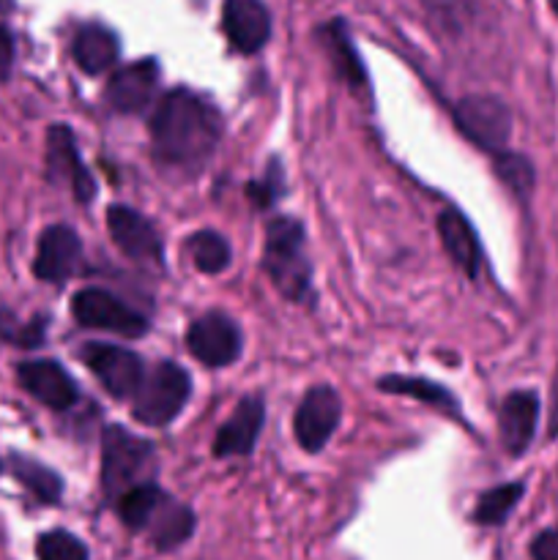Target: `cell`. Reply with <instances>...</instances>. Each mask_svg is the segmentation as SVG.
<instances>
[{"mask_svg":"<svg viewBox=\"0 0 558 560\" xmlns=\"http://www.w3.org/2000/svg\"><path fill=\"white\" fill-rule=\"evenodd\" d=\"M219 135L222 118L217 109L186 88L170 91L153 109V153L170 170H200L217 151Z\"/></svg>","mask_w":558,"mask_h":560,"instance_id":"cell-1","label":"cell"},{"mask_svg":"<svg viewBox=\"0 0 558 560\" xmlns=\"http://www.w3.org/2000/svg\"><path fill=\"white\" fill-rule=\"evenodd\" d=\"M263 268L274 288L290 301H304L310 293V260L304 255V228L295 219H274L266 230Z\"/></svg>","mask_w":558,"mask_h":560,"instance_id":"cell-2","label":"cell"},{"mask_svg":"<svg viewBox=\"0 0 558 560\" xmlns=\"http://www.w3.org/2000/svg\"><path fill=\"white\" fill-rule=\"evenodd\" d=\"M153 470H156V454L151 443L129 435L120 427H109L104 432L102 485L113 501H118L131 487L151 481Z\"/></svg>","mask_w":558,"mask_h":560,"instance_id":"cell-3","label":"cell"},{"mask_svg":"<svg viewBox=\"0 0 558 560\" xmlns=\"http://www.w3.org/2000/svg\"><path fill=\"white\" fill-rule=\"evenodd\" d=\"M191 392L189 375L178 364L162 361L142 377L135 399V419L148 427H164L181 413Z\"/></svg>","mask_w":558,"mask_h":560,"instance_id":"cell-4","label":"cell"},{"mask_svg":"<svg viewBox=\"0 0 558 560\" xmlns=\"http://www.w3.org/2000/svg\"><path fill=\"white\" fill-rule=\"evenodd\" d=\"M71 315L80 326L98 328V331L118 334V337H142L148 331V320L115 299L102 288H85L71 299Z\"/></svg>","mask_w":558,"mask_h":560,"instance_id":"cell-5","label":"cell"},{"mask_svg":"<svg viewBox=\"0 0 558 560\" xmlns=\"http://www.w3.org/2000/svg\"><path fill=\"white\" fill-rule=\"evenodd\" d=\"M460 131L485 151H503L512 135V115L507 104L496 96H465L454 107Z\"/></svg>","mask_w":558,"mask_h":560,"instance_id":"cell-6","label":"cell"},{"mask_svg":"<svg viewBox=\"0 0 558 560\" xmlns=\"http://www.w3.org/2000/svg\"><path fill=\"white\" fill-rule=\"evenodd\" d=\"M82 361L115 399L135 397L146 377L142 361L131 350L115 348V345L91 342L88 348H82Z\"/></svg>","mask_w":558,"mask_h":560,"instance_id":"cell-7","label":"cell"},{"mask_svg":"<svg viewBox=\"0 0 558 560\" xmlns=\"http://www.w3.org/2000/svg\"><path fill=\"white\" fill-rule=\"evenodd\" d=\"M47 173L55 184L69 186L77 202H91L96 195V184L77 153L74 135L69 126L55 124L47 131Z\"/></svg>","mask_w":558,"mask_h":560,"instance_id":"cell-8","label":"cell"},{"mask_svg":"<svg viewBox=\"0 0 558 560\" xmlns=\"http://www.w3.org/2000/svg\"><path fill=\"white\" fill-rule=\"evenodd\" d=\"M339 416H342V402H339V394L334 388H310L306 397L301 399L299 410H295V441L310 454L321 452L328 443V438H332V432L337 430Z\"/></svg>","mask_w":558,"mask_h":560,"instance_id":"cell-9","label":"cell"},{"mask_svg":"<svg viewBox=\"0 0 558 560\" xmlns=\"http://www.w3.org/2000/svg\"><path fill=\"white\" fill-rule=\"evenodd\" d=\"M189 353L206 366H228L241 353V331L228 315H202L186 331Z\"/></svg>","mask_w":558,"mask_h":560,"instance_id":"cell-10","label":"cell"},{"mask_svg":"<svg viewBox=\"0 0 558 560\" xmlns=\"http://www.w3.org/2000/svg\"><path fill=\"white\" fill-rule=\"evenodd\" d=\"M107 228L115 246H118L126 257H131V260L137 262L162 260V241H159L156 230H153V224L148 222L142 213H137L135 208L109 206Z\"/></svg>","mask_w":558,"mask_h":560,"instance_id":"cell-11","label":"cell"},{"mask_svg":"<svg viewBox=\"0 0 558 560\" xmlns=\"http://www.w3.org/2000/svg\"><path fill=\"white\" fill-rule=\"evenodd\" d=\"M82 257V244L77 238V233L66 224H53L42 233L38 238V252L36 262H33V271L42 282L60 284L77 271Z\"/></svg>","mask_w":558,"mask_h":560,"instance_id":"cell-12","label":"cell"},{"mask_svg":"<svg viewBox=\"0 0 558 560\" xmlns=\"http://www.w3.org/2000/svg\"><path fill=\"white\" fill-rule=\"evenodd\" d=\"M16 377L33 399L53 410H69L80 399L77 383L55 361H25L16 370Z\"/></svg>","mask_w":558,"mask_h":560,"instance_id":"cell-13","label":"cell"},{"mask_svg":"<svg viewBox=\"0 0 558 560\" xmlns=\"http://www.w3.org/2000/svg\"><path fill=\"white\" fill-rule=\"evenodd\" d=\"M159 85V66L153 58H142L137 63L115 71L107 82V102L118 113H142L151 104Z\"/></svg>","mask_w":558,"mask_h":560,"instance_id":"cell-14","label":"cell"},{"mask_svg":"<svg viewBox=\"0 0 558 560\" xmlns=\"http://www.w3.org/2000/svg\"><path fill=\"white\" fill-rule=\"evenodd\" d=\"M222 27L228 33L230 47L252 55L268 42L271 16H268L266 5L260 0H224Z\"/></svg>","mask_w":558,"mask_h":560,"instance_id":"cell-15","label":"cell"},{"mask_svg":"<svg viewBox=\"0 0 558 560\" xmlns=\"http://www.w3.org/2000/svg\"><path fill=\"white\" fill-rule=\"evenodd\" d=\"M263 416H266L263 397L241 399L239 408L219 430L217 441H213V454L217 457H246L255 448L257 435H260Z\"/></svg>","mask_w":558,"mask_h":560,"instance_id":"cell-16","label":"cell"},{"mask_svg":"<svg viewBox=\"0 0 558 560\" xmlns=\"http://www.w3.org/2000/svg\"><path fill=\"white\" fill-rule=\"evenodd\" d=\"M536 419H539V399L531 392H514L503 399L498 427H501V443L509 454H523L534 441Z\"/></svg>","mask_w":558,"mask_h":560,"instance_id":"cell-17","label":"cell"},{"mask_svg":"<svg viewBox=\"0 0 558 560\" xmlns=\"http://www.w3.org/2000/svg\"><path fill=\"white\" fill-rule=\"evenodd\" d=\"M71 55H74L77 66L85 74H102V71H107L118 60V38H115L109 27L93 22V25L77 31Z\"/></svg>","mask_w":558,"mask_h":560,"instance_id":"cell-18","label":"cell"},{"mask_svg":"<svg viewBox=\"0 0 558 560\" xmlns=\"http://www.w3.org/2000/svg\"><path fill=\"white\" fill-rule=\"evenodd\" d=\"M438 233H441V241L443 246H446L449 257L454 260V266H460L470 279H476L481 260L479 244H476L474 230L465 222L463 213L443 211L441 217H438Z\"/></svg>","mask_w":558,"mask_h":560,"instance_id":"cell-19","label":"cell"},{"mask_svg":"<svg viewBox=\"0 0 558 560\" xmlns=\"http://www.w3.org/2000/svg\"><path fill=\"white\" fill-rule=\"evenodd\" d=\"M146 530L151 534V541L159 550H173V547L184 545L191 536V530H195V514L186 506H181L178 501H173V498H164V503L153 514L151 525Z\"/></svg>","mask_w":558,"mask_h":560,"instance_id":"cell-20","label":"cell"},{"mask_svg":"<svg viewBox=\"0 0 558 560\" xmlns=\"http://www.w3.org/2000/svg\"><path fill=\"white\" fill-rule=\"evenodd\" d=\"M164 492L159 490L153 481H146V485L131 487L129 492L115 501V509H118V517L124 520L126 528L131 530H146L151 525L153 514L159 512V506L164 503Z\"/></svg>","mask_w":558,"mask_h":560,"instance_id":"cell-21","label":"cell"},{"mask_svg":"<svg viewBox=\"0 0 558 560\" xmlns=\"http://www.w3.org/2000/svg\"><path fill=\"white\" fill-rule=\"evenodd\" d=\"M323 38H326L328 55H332L334 69L339 71V77H342L350 88H364L367 71H364V66H361L359 55H356L353 42H350V36H348V31H345L342 22H332V25L323 31Z\"/></svg>","mask_w":558,"mask_h":560,"instance_id":"cell-22","label":"cell"},{"mask_svg":"<svg viewBox=\"0 0 558 560\" xmlns=\"http://www.w3.org/2000/svg\"><path fill=\"white\" fill-rule=\"evenodd\" d=\"M381 388L388 394H405V397H414L419 402L432 405V408H441L443 413L457 416V399L446 392L438 383L425 381V377H403V375H392L383 377Z\"/></svg>","mask_w":558,"mask_h":560,"instance_id":"cell-23","label":"cell"},{"mask_svg":"<svg viewBox=\"0 0 558 560\" xmlns=\"http://www.w3.org/2000/svg\"><path fill=\"white\" fill-rule=\"evenodd\" d=\"M11 470H14L16 481H20L22 487H27L38 501L55 503L60 498V492H63V481H60L49 468L38 465L36 459L14 454V457H11Z\"/></svg>","mask_w":558,"mask_h":560,"instance_id":"cell-24","label":"cell"},{"mask_svg":"<svg viewBox=\"0 0 558 560\" xmlns=\"http://www.w3.org/2000/svg\"><path fill=\"white\" fill-rule=\"evenodd\" d=\"M189 252L195 266L202 273H222L230 266L233 255H230V244L213 230H200L189 238Z\"/></svg>","mask_w":558,"mask_h":560,"instance_id":"cell-25","label":"cell"},{"mask_svg":"<svg viewBox=\"0 0 558 560\" xmlns=\"http://www.w3.org/2000/svg\"><path fill=\"white\" fill-rule=\"evenodd\" d=\"M523 498V485H501L496 487V490L485 492L479 501V506H476L474 512V520L479 525H501L503 520L512 514V509L518 506V501Z\"/></svg>","mask_w":558,"mask_h":560,"instance_id":"cell-26","label":"cell"},{"mask_svg":"<svg viewBox=\"0 0 558 560\" xmlns=\"http://www.w3.org/2000/svg\"><path fill=\"white\" fill-rule=\"evenodd\" d=\"M38 560H88V550L77 536L66 530H49L38 539Z\"/></svg>","mask_w":558,"mask_h":560,"instance_id":"cell-27","label":"cell"},{"mask_svg":"<svg viewBox=\"0 0 558 560\" xmlns=\"http://www.w3.org/2000/svg\"><path fill=\"white\" fill-rule=\"evenodd\" d=\"M496 173L514 195H528L531 186H534V167L525 156H518V153H501L496 162Z\"/></svg>","mask_w":558,"mask_h":560,"instance_id":"cell-28","label":"cell"},{"mask_svg":"<svg viewBox=\"0 0 558 560\" xmlns=\"http://www.w3.org/2000/svg\"><path fill=\"white\" fill-rule=\"evenodd\" d=\"M425 5L430 9V14L435 20H441L443 25L457 27L463 22L465 14V0H425Z\"/></svg>","mask_w":558,"mask_h":560,"instance_id":"cell-29","label":"cell"},{"mask_svg":"<svg viewBox=\"0 0 558 560\" xmlns=\"http://www.w3.org/2000/svg\"><path fill=\"white\" fill-rule=\"evenodd\" d=\"M279 195V173L277 170H268L266 180H260V184H249V197L252 202H257L260 208H268L274 200H277Z\"/></svg>","mask_w":558,"mask_h":560,"instance_id":"cell-30","label":"cell"},{"mask_svg":"<svg viewBox=\"0 0 558 560\" xmlns=\"http://www.w3.org/2000/svg\"><path fill=\"white\" fill-rule=\"evenodd\" d=\"M531 556L534 560H558V530H545L531 545Z\"/></svg>","mask_w":558,"mask_h":560,"instance_id":"cell-31","label":"cell"},{"mask_svg":"<svg viewBox=\"0 0 558 560\" xmlns=\"http://www.w3.org/2000/svg\"><path fill=\"white\" fill-rule=\"evenodd\" d=\"M11 60H14V38H11L5 27H0V80L9 74Z\"/></svg>","mask_w":558,"mask_h":560,"instance_id":"cell-32","label":"cell"},{"mask_svg":"<svg viewBox=\"0 0 558 560\" xmlns=\"http://www.w3.org/2000/svg\"><path fill=\"white\" fill-rule=\"evenodd\" d=\"M550 435H558V372L553 377V410H550Z\"/></svg>","mask_w":558,"mask_h":560,"instance_id":"cell-33","label":"cell"},{"mask_svg":"<svg viewBox=\"0 0 558 560\" xmlns=\"http://www.w3.org/2000/svg\"><path fill=\"white\" fill-rule=\"evenodd\" d=\"M550 5H553V11H556V14H558V0H550Z\"/></svg>","mask_w":558,"mask_h":560,"instance_id":"cell-34","label":"cell"}]
</instances>
